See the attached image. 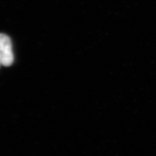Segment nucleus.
Listing matches in <instances>:
<instances>
[{
	"label": "nucleus",
	"instance_id": "1",
	"mask_svg": "<svg viewBox=\"0 0 156 156\" xmlns=\"http://www.w3.org/2000/svg\"><path fill=\"white\" fill-rule=\"evenodd\" d=\"M12 42L10 38L0 33V62L5 66H11L14 61Z\"/></svg>",
	"mask_w": 156,
	"mask_h": 156
},
{
	"label": "nucleus",
	"instance_id": "2",
	"mask_svg": "<svg viewBox=\"0 0 156 156\" xmlns=\"http://www.w3.org/2000/svg\"><path fill=\"white\" fill-rule=\"evenodd\" d=\"M0 65H1V62H0Z\"/></svg>",
	"mask_w": 156,
	"mask_h": 156
}]
</instances>
